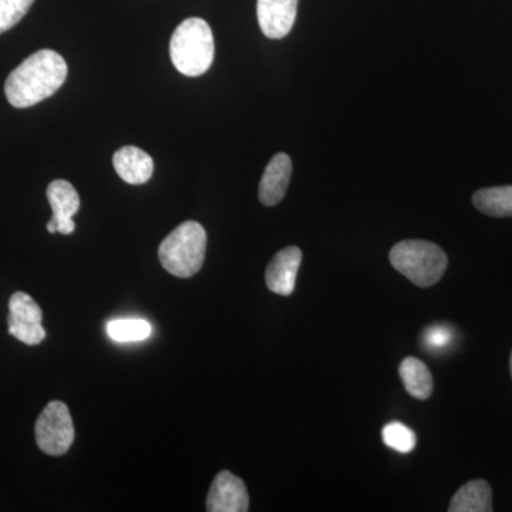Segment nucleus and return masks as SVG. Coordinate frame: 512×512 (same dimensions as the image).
I'll return each instance as SVG.
<instances>
[{"instance_id": "nucleus-8", "label": "nucleus", "mask_w": 512, "mask_h": 512, "mask_svg": "<svg viewBox=\"0 0 512 512\" xmlns=\"http://www.w3.org/2000/svg\"><path fill=\"white\" fill-rule=\"evenodd\" d=\"M249 495L247 485L229 471H221L212 481L207 498L208 512H247Z\"/></svg>"}, {"instance_id": "nucleus-2", "label": "nucleus", "mask_w": 512, "mask_h": 512, "mask_svg": "<svg viewBox=\"0 0 512 512\" xmlns=\"http://www.w3.org/2000/svg\"><path fill=\"white\" fill-rule=\"evenodd\" d=\"M214 35L204 19L184 20L175 29L170 42V56L175 69L188 77H198L214 62Z\"/></svg>"}, {"instance_id": "nucleus-1", "label": "nucleus", "mask_w": 512, "mask_h": 512, "mask_svg": "<svg viewBox=\"0 0 512 512\" xmlns=\"http://www.w3.org/2000/svg\"><path fill=\"white\" fill-rule=\"evenodd\" d=\"M66 77V60L55 50H39L9 74L5 83L6 99L16 109H28L53 96Z\"/></svg>"}, {"instance_id": "nucleus-4", "label": "nucleus", "mask_w": 512, "mask_h": 512, "mask_svg": "<svg viewBox=\"0 0 512 512\" xmlns=\"http://www.w3.org/2000/svg\"><path fill=\"white\" fill-rule=\"evenodd\" d=\"M390 264L414 285L429 288L443 278L448 259L439 245L421 239H409L394 245L390 251Z\"/></svg>"}, {"instance_id": "nucleus-7", "label": "nucleus", "mask_w": 512, "mask_h": 512, "mask_svg": "<svg viewBox=\"0 0 512 512\" xmlns=\"http://www.w3.org/2000/svg\"><path fill=\"white\" fill-rule=\"evenodd\" d=\"M47 200L53 211L52 220L47 224L49 234H56V232L63 235L73 234L76 229L73 217L80 208V197L76 188L69 181H53L47 188Z\"/></svg>"}, {"instance_id": "nucleus-17", "label": "nucleus", "mask_w": 512, "mask_h": 512, "mask_svg": "<svg viewBox=\"0 0 512 512\" xmlns=\"http://www.w3.org/2000/svg\"><path fill=\"white\" fill-rule=\"evenodd\" d=\"M383 443L399 453H410L417 444V437L410 427L404 426L400 421L386 424L382 431Z\"/></svg>"}, {"instance_id": "nucleus-13", "label": "nucleus", "mask_w": 512, "mask_h": 512, "mask_svg": "<svg viewBox=\"0 0 512 512\" xmlns=\"http://www.w3.org/2000/svg\"><path fill=\"white\" fill-rule=\"evenodd\" d=\"M450 512H491L493 493L485 480H473L464 484L451 498Z\"/></svg>"}, {"instance_id": "nucleus-6", "label": "nucleus", "mask_w": 512, "mask_h": 512, "mask_svg": "<svg viewBox=\"0 0 512 512\" xmlns=\"http://www.w3.org/2000/svg\"><path fill=\"white\" fill-rule=\"evenodd\" d=\"M43 312L35 299L25 292H16L9 301V333L28 346H37L46 339Z\"/></svg>"}, {"instance_id": "nucleus-10", "label": "nucleus", "mask_w": 512, "mask_h": 512, "mask_svg": "<svg viewBox=\"0 0 512 512\" xmlns=\"http://www.w3.org/2000/svg\"><path fill=\"white\" fill-rule=\"evenodd\" d=\"M301 262L302 251L298 247H288L279 251L266 268L265 281L269 291L276 295H292Z\"/></svg>"}, {"instance_id": "nucleus-15", "label": "nucleus", "mask_w": 512, "mask_h": 512, "mask_svg": "<svg viewBox=\"0 0 512 512\" xmlns=\"http://www.w3.org/2000/svg\"><path fill=\"white\" fill-rule=\"evenodd\" d=\"M474 207L495 218L512 217V185L484 188L473 197Z\"/></svg>"}, {"instance_id": "nucleus-14", "label": "nucleus", "mask_w": 512, "mask_h": 512, "mask_svg": "<svg viewBox=\"0 0 512 512\" xmlns=\"http://www.w3.org/2000/svg\"><path fill=\"white\" fill-rule=\"evenodd\" d=\"M399 375L410 396L419 400H427L433 393V376H431L426 363L421 362L420 359L406 357L399 367Z\"/></svg>"}, {"instance_id": "nucleus-11", "label": "nucleus", "mask_w": 512, "mask_h": 512, "mask_svg": "<svg viewBox=\"0 0 512 512\" xmlns=\"http://www.w3.org/2000/svg\"><path fill=\"white\" fill-rule=\"evenodd\" d=\"M292 175V161L288 154H276L266 165L261 184H259V201L265 207H274L284 200Z\"/></svg>"}, {"instance_id": "nucleus-5", "label": "nucleus", "mask_w": 512, "mask_h": 512, "mask_svg": "<svg viewBox=\"0 0 512 512\" xmlns=\"http://www.w3.org/2000/svg\"><path fill=\"white\" fill-rule=\"evenodd\" d=\"M36 443L49 456H63L72 447L74 424L69 407L63 402H50L40 413L35 427Z\"/></svg>"}, {"instance_id": "nucleus-19", "label": "nucleus", "mask_w": 512, "mask_h": 512, "mask_svg": "<svg viewBox=\"0 0 512 512\" xmlns=\"http://www.w3.org/2000/svg\"><path fill=\"white\" fill-rule=\"evenodd\" d=\"M450 340L451 330L448 329L447 326H430V328L424 332V343H426L427 348H446Z\"/></svg>"}, {"instance_id": "nucleus-18", "label": "nucleus", "mask_w": 512, "mask_h": 512, "mask_svg": "<svg viewBox=\"0 0 512 512\" xmlns=\"http://www.w3.org/2000/svg\"><path fill=\"white\" fill-rule=\"evenodd\" d=\"M35 0H0V35L25 18Z\"/></svg>"}, {"instance_id": "nucleus-20", "label": "nucleus", "mask_w": 512, "mask_h": 512, "mask_svg": "<svg viewBox=\"0 0 512 512\" xmlns=\"http://www.w3.org/2000/svg\"><path fill=\"white\" fill-rule=\"evenodd\" d=\"M511 375H512V353H511Z\"/></svg>"}, {"instance_id": "nucleus-12", "label": "nucleus", "mask_w": 512, "mask_h": 512, "mask_svg": "<svg viewBox=\"0 0 512 512\" xmlns=\"http://www.w3.org/2000/svg\"><path fill=\"white\" fill-rule=\"evenodd\" d=\"M114 170L127 184H146L153 177L154 161L146 151L137 147H123L113 157Z\"/></svg>"}, {"instance_id": "nucleus-16", "label": "nucleus", "mask_w": 512, "mask_h": 512, "mask_svg": "<svg viewBox=\"0 0 512 512\" xmlns=\"http://www.w3.org/2000/svg\"><path fill=\"white\" fill-rule=\"evenodd\" d=\"M107 332L116 342H138L151 335L150 323L141 319L113 320L107 325Z\"/></svg>"}, {"instance_id": "nucleus-9", "label": "nucleus", "mask_w": 512, "mask_h": 512, "mask_svg": "<svg viewBox=\"0 0 512 512\" xmlns=\"http://www.w3.org/2000/svg\"><path fill=\"white\" fill-rule=\"evenodd\" d=\"M298 0H258L256 15L259 28L269 39H284L293 28Z\"/></svg>"}, {"instance_id": "nucleus-3", "label": "nucleus", "mask_w": 512, "mask_h": 512, "mask_svg": "<svg viewBox=\"0 0 512 512\" xmlns=\"http://www.w3.org/2000/svg\"><path fill=\"white\" fill-rule=\"evenodd\" d=\"M207 251V232L198 222H183L158 248V258L168 274L191 278L202 268Z\"/></svg>"}]
</instances>
